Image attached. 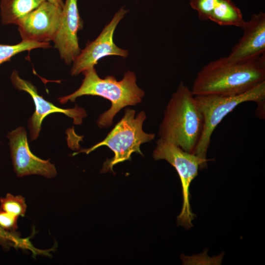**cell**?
I'll use <instances>...</instances> for the list:
<instances>
[{"instance_id": "obj_1", "label": "cell", "mask_w": 265, "mask_h": 265, "mask_svg": "<svg viewBox=\"0 0 265 265\" xmlns=\"http://www.w3.org/2000/svg\"><path fill=\"white\" fill-rule=\"evenodd\" d=\"M265 81V54L242 61L226 57L212 61L197 73L190 89L194 96L235 95Z\"/></svg>"}, {"instance_id": "obj_2", "label": "cell", "mask_w": 265, "mask_h": 265, "mask_svg": "<svg viewBox=\"0 0 265 265\" xmlns=\"http://www.w3.org/2000/svg\"><path fill=\"white\" fill-rule=\"evenodd\" d=\"M204 118L190 89L183 82L172 94L160 125V138L193 153L201 137Z\"/></svg>"}, {"instance_id": "obj_3", "label": "cell", "mask_w": 265, "mask_h": 265, "mask_svg": "<svg viewBox=\"0 0 265 265\" xmlns=\"http://www.w3.org/2000/svg\"><path fill=\"white\" fill-rule=\"evenodd\" d=\"M82 73L84 78L80 88L69 95L59 98L58 100L61 104H65L74 102L83 95L98 96L108 100L111 103L110 109L102 114L97 121L100 128L111 126L119 110L140 103L144 96V92L136 84V78L132 72H126L119 81L112 76L100 78L94 67Z\"/></svg>"}, {"instance_id": "obj_4", "label": "cell", "mask_w": 265, "mask_h": 265, "mask_svg": "<svg viewBox=\"0 0 265 265\" xmlns=\"http://www.w3.org/2000/svg\"><path fill=\"white\" fill-rule=\"evenodd\" d=\"M134 116V110L127 109L122 119L102 141L80 152L88 154L102 146L109 147L114 152V156L105 161L101 171L103 173L112 171L115 164L130 160L133 153L142 155L140 145L154 139L155 134L147 133L142 130V124L146 118L144 111L139 113L136 117Z\"/></svg>"}, {"instance_id": "obj_5", "label": "cell", "mask_w": 265, "mask_h": 265, "mask_svg": "<svg viewBox=\"0 0 265 265\" xmlns=\"http://www.w3.org/2000/svg\"><path fill=\"white\" fill-rule=\"evenodd\" d=\"M194 97L203 116L204 126L201 137L193 153L203 159H207L212 134L227 115L238 105L246 102H254L257 105L265 103V81L238 95L212 94Z\"/></svg>"}, {"instance_id": "obj_6", "label": "cell", "mask_w": 265, "mask_h": 265, "mask_svg": "<svg viewBox=\"0 0 265 265\" xmlns=\"http://www.w3.org/2000/svg\"><path fill=\"white\" fill-rule=\"evenodd\" d=\"M153 157L155 160H166L176 170L181 182L183 198L182 209L177 217V222L186 229L190 228L193 226L192 221L195 215L190 208L189 187L197 176L199 169L204 168L207 162L212 159H203L160 138L157 142Z\"/></svg>"}, {"instance_id": "obj_7", "label": "cell", "mask_w": 265, "mask_h": 265, "mask_svg": "<svg viewBox=\"0 0 265 265\" xmlns=\"http://www.w3.org/2000/svg\"><path fill=\"white\" fill-rule=\"evenodd\" d=\"M127 12L124 7L121 8L97 38L89 42L85 48L81 50L73 62L71 70L72 75H78L94 67L98 61L103 57L109 55L127 56L128 52L117 46L113 41L116 27Z\"/></svg>"}, {"instance_id": "obj_8", "label": "cell", "mask_w": 265, "mask_h": 265, "mask_svg": "<svg viewBox=\"0 0 265 265\" xmlns=\"http://www.w3.org/2000/svg\"><path fill=\"white\" fill-rule=\"evenodd\" d=\"M62 8L45 0L17 25L22 41L49 42L58 30Z\"/></svg>"}, {"instance_id": "obj_9", "label": "cell", "mask_w": 265, "mask_h": 265, "mask_svg": "<svg viewBox=\"0 0 265 265\" xmlns=\"http://www.w3.org/2000/svg\"><path fill=\"white\" fill-rule=\"evenodd\" d=\"M11 156L15 172L18 177L39 175L51 178L57 172L54 164L42 159L30 151L26 129L20 127L8 133Z\"/></svg>"}, {"instance_id": "obj_10", "label": "cell", "mask_w": 265, "mask_h": 265, "mask_svg": "<svg viewBox=\"0 0 265 265\" xmlns=\"http://www.w3.org/2000/svg\"><path fill=\"white\" fill-rule=\"evenodd\" d=\"M78 0H65L62 8L59 26L53 40L54 47L67 64L74 62L81 50L78 37V31L82 29Z\"/></svg>"}, {"instance_id": "obj_11", "label": "cell", "mask_w": 265, "mask_h": 265, "mask_svg": "<svg viewBox=\"0 0 265 265\" xmlns=\"http://www.w3.org/2000/svg\"><path fill=\"white\" fill-rule=\"evenodd\" d=\"M10 79L16 89L28 93L34 102L35 110L28 120V128L31 140L38 137L43 119L51 113H63L73 118L74 123L76 125L80 124L82 119L86 115L85 111L77 106L73 108L63 109L46 100L42 96L39 95L35 86L30 82L22 79L16 70L13 71Z\"/></svg>"}, {"instance_id": "obj_12", "label": "cell", "mask_w": 265, "mask_h": 265, "mask_svg": "<svg viewBox=\"0 0 265 265\" xmlns=\"http://www.w3.org/2000/svg\"><path fill=\"white\" fill-rule=\"evenodd\" d=\"M241 28L243 35L226 56L227 59L242 61L265 54V13L260 11L253 14Z\"/></svg>"}, {"instance_id": "obj_13", "label": "cell", "mask_w": 265, "mask_h": 265, "mask_svg": "<svg viewBox=\"0 0 265 265\" xmlns=\"http://www.w3.org/2000/svg\"><path fill=\"white\" fill-rule=\"evenodd\" d=\"M201 21L210 20L220 26L241 27L245 20L240 9L231 0H188Z\"/></svg>"}, {"instance_id": "obj_14", "label": "cell", "mask_w": 265, "mask_h": 265, "mask_svg": "<svg viewBox=\"0 0 265 265\" xmlns=\"http://www.w3.org/2000/svg\"><path fill=\"white\" fill-rule=\"evenodd\" d=\"M47 0H0L1 22L18 25L27 14Z\"/></svg>"}, {"instance_id": "obj_15", "label": "cell", "mask_w": 265, "mask_h": 265, "mask_svg": "<svg viewBox=\"0 0 265 265\" xmlns=\"http://www.w3.org/2000/svg\"><path fill=\"white\" fill-rule=\"evenodd\" d=\"M49 42H36L21 41L16 45L0 44V65L17 54L24 51H30L37 48L46 49L50 47Z\"/></svg>"}, {"instance_id": "obj_16", "label": "cell", "mask_w": 265, "mask_h": 265, "mask_svg": "<svg viewBox=\"0 0 265 265\" xmlns=\"http://www.w3.org/2000/svg\"><path fill=\"white\" fill-rule=\"evenodd\" d=\"M0 246L30 250L34 255L46 254L47 251L35 248L28 239L21 238L15 232L6 231L0 227Z\"/></svg>"}, {"instance_id": "obj_17", "label": "cell", "mask_w": 265, "mask_h": 265, "mask_svg": "<svg viewBox=\"0 0 265 265\" xmlns=\"http://www.w3.org/2000/svg\"><path fill=\"white\" fill-rule=\"evenodd\" d=\"M0 206L4 211L18 217L24 216L26 210L25 198L10 193H7L5 197L0 198Z\"/></svg>"}, {"instance_id": "obj_18", "label": "cell", "mask_w": 265, "mask_h": 265, "mask_svg": "<svg viewBox=\"0 0 265 265\" xmlns=\"http://www.w3.org/2000/svg\"><path fill=\"white\" fill-rule=\"evenodd\" d=\"M18 216L10 214L0 208V227L9 232H15L18 228Z\"/></svg>"}, {"instance_id": "obj_19", "label": "cell", "mask_w": 265, "mask_h": 265, "mask_svg": "<svg viewBox=\"0 0 265 265\" xmlns=\"http://www.w3.org/2000/svg\"><path fill=\"white\" fill-rule=\"evenodd\" d=\"M55 5L62 8L64 2L62 0H47Z\"/></svg>"}]
</instances>
